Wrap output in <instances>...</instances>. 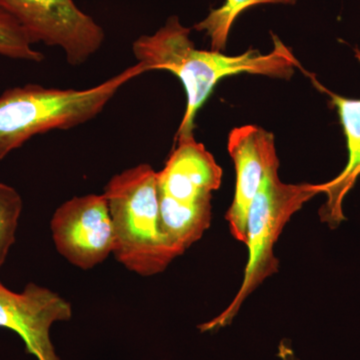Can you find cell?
Returning a JSON list of instances; mask_svg holds the SVG:
<instances>
[{
    "instance_id": "9c48e42d",
    "label": "cell",
    "mask_w": 360,
    "mask_h": 360,
    "mask_svg": "<svg viewBox=\"0 0 360 360\" xmlns=\"http://www.w3.org/2000/svg\"><path fill=\"white\" fill-rule=\"evenodd\" d=\"M222 169L194 136L175 141L165 167L158 172V201L196 208L212 205L213 191L221 186Z\"/></svg>"
},
{
    "instance_id": "5bb4252c",
    "label": "cell",
    "mask_w": 360,
    "mask_h": 360,
    "mask_svg": "<svg viewBox=\"0 0 360 360\" xmlns=\"http://www.w3.org/2000/svg\"><path fill=\"white\" fill-rule=\"evenodd\" d=\"M281 355L283 360H295L290 348L283 347V345H281Z\"/></svg>"
},
{
    "instance_id": "52a82bcc",
    "label": "cell",
    "mask_w": 360,
    "mask_h": 360,
    "mask_svg": "<svg viewBox=\"0 0 360 360\" xmlns=\"http://www.w3.org/2000/svg\"><path fill=\"white\" fill-rule=\"evenodd\" d=\"M72 307L58 293L28 283L21 293L0 283V328L25 341L26 352L37 360H60L51 340L52 324L70 321Z\"/></svg>"
},
{
    "instance_id": "30bf717a",
    "label": "cell",
    "mask_w": 360,
    "mask_h": 360,
    "mask_svg": "<svg viewBox=\"0 0 360 360\" xmlns=\"http://www.w3.org/2000/svg\"><path fill=\"white\" fill-rule=\"evenodd\" d=\"M354 51L355 58L360 63V49L354 47ZM305 75L315 89L328 96L329 105L338 113L347 141V165L335 179L321 184V193L326 196V200L319 210V219L330 229H335L345 220L343 201L360 176V98H348L335 94L322 85L311 73L305 72Z\"/></svg>"
},
{
    "instance_id": "6da1fadb",
    "label": "cell",
    "mask_w": 360,
    "mask_h": 360,
    "mask_svg": "<svg viewBox=\"0 0 360 360\" xmlns=\"http://www.w3.org/2000/svg\"><path fill=\"white\" fill-rule=\"evenodd\" d=\"M191 32V28L182 25L179 16L172 15L158 32L141 35L132 44L137 63L148 71L172 73L186 89V112L174 141L193 136L198 111L225 77L248 73L288 80L295 75V68L302 70L290 47L276 34H272L274 49L269 53L250 49L238 56H227L222 51L196 49Z\"/></svg>"
},
{
    "instance_id": "ba28073f",
    "label": "cell",
    "mask_w": 360,
    "mask_h": 360,
    "mask_svg": "<svg viewBox=\"0 0 360 360\" xmlns=\"http://www.w3.org/2000/svg\"><path fill=\"white\" fill-rule=\"evenodd\" d=\"M227 149L236 167V193L226 219L229 231L239 243H246L248 212L265 174L279 165L274 135L257 125L231 130Z\"/></svg>"
},
{
    "instance_id": "8fae6325",
    "label": "cell",
    "mask_w": 360,
    "mask_h": 360,
    "mask_svg": "<svg viewBox=\"0 0 360 360\" xmlns=\"http://www.w3.org/2000/svg\"><path fill=\"white\" fill-rule=\"evenodd\" d=\"M297 0H225L219 8L212 9L205 20L194 25L196 32L210 37L212 51H224L236 18L246 9L260 4L295 6Z\"/></svg>"
},
{
    "instance_id": "7c38bea8",
    "label": "cell",
    "mask_w": 360,
    "mask_h": 360,
    "mask_svg": "<svg viewBox=\"0 0 360 360\" xmlns=\"http://www.w3.org/2000/svg\"><path fill=\"white\" fill-rule=\"evenodd\" d=\"M33 41L13 16L0 8V56L18 60L41 63L42 52L33 49Z\"/></svg>"
},
{
    "instance_id": "5b68a950",
    "label": "cell",
    "mask_w": 360,
    "mask_h": 360,
    "mask_svg": "<svg viewBox=\"0 0 360 360\" xmlns=\"http://www.w3.org/2000/svg\"><path fill=\"white\" fill-rule=\"evenodd\" d=\"M4 9L30 35L33 44L59 47L68 65H84L101 51L105 32L73 0H0Z\"/></svg>"
},
{
    "instance_id": "4fadbf2b",
    "label": "cell",
    "mask_w": 360,
    "mask_h": 360,
    "mask_svg": "<svg viewBox=\"0 0 360 360\" xmlns=\"http://www.w3.org/2000/svg\"><path fill=\"white\" fill-rule=\"evenodd\" d=\"M22 207V198L18 191L0 182V269L15 243L16 229Z\"/></svg>"
},
{
    "instance_id": "3957f363",
    "label": "cell",
    "mask_w": 360,
    "mask_h": 360,
    "mask_svg": "<svg viewBox=\"0 0 360 360\" xmlns=\"http://www.w3.org/2000/svg\"><path fill=\"white\" fill-rule=\"evenodd\" d=\"M113 231V255L141 276L161 274L177 257L163 234L158 172L146 163L123 170L104 187Z\"/></svg>"
},
{
    "instance_id": "8992f818",
    "label": "cell",
    "mask_w": 360,
    "mask_h": 360,
    "mask_svg": "<svg viewBox=\"0 0 360 360\" xmlns=\"http://www.w3.org/2000/svg\"><path fill=\"white\" fill-rule=\"evenodd\" d=\"M51 226L56 250L79 269H92L113 252L115 231L103 194L65 201L54 212Z\"/></svg>"
},
{
    "instance_id": "277c9868",
    "label": "cell",
    "mask_w": 360,
    "mask_h": 360,
    "mask_svg": "<svg viewBox=\"0 0 360 360\" xmlns=\"http://www.w3.org/2000/svg\"><path fill=\"white\" fill-rule=\"evenodd\" d=\"M278 168L279 165L270 168L265 174L248 212L245 243L248 260L240 288L221 314L198 326L201 333L229 326L251 293L278 271L274 246L284 227L305 203L321 193V184H284L279 179Z\"/></svg>"
},
{
    "instance_id": "7a4b0ae2",
    "label": "cell",
    "mask_w": 360,
    "mask_h": 360,
    "mask_svg": "<svg viewBox=\"0 0 360 360\" xmlns=\"http://www.w3.org/2000/svg\"><path fill=\"white\" fill-rule=\"evenodd\" d=\"M146 72V66L137 63L90 89L26 84L6 89L0 96V160L35 135L75 129L94 120L122 86Z\"/></svg>"
}]
</instances>
